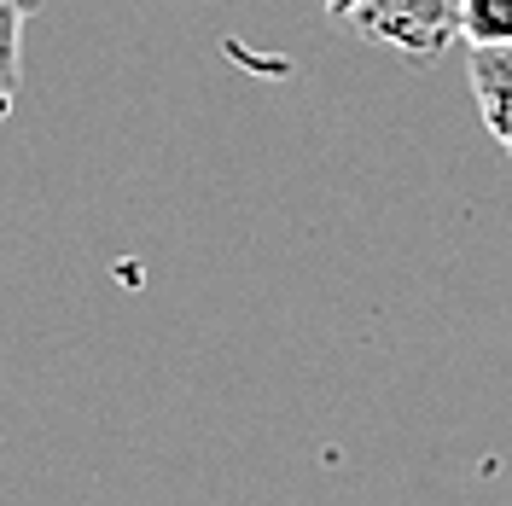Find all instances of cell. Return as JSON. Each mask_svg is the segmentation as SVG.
Here are the masks:
<instances>
[{
  "label": "cell",
  "mask_w": 512,
  "mask_h": 506,
  "mask_svg": "<svg viewBox=\"0 0 512 506\" xmlns=\"http://www.w3.org/2000/svg\"><path fill=\"white\" fill-rule=\"evenodd\" d=\"M0 12H24V18H30V12H35V0H0Z\"/></svg>",
  "instance_id": "cell-5"
},
{
  "label": "cell",
  "mask_w": 512,
  "mask_h": 506,
  "mask_svg": "<svg viewBox=\"0 0 512 506\" xmlns=\"http://www.w3.org/2000/svg\"><path fill=\"white\" fill-rule=\"evenodd\" d=\"M460 41L466 47L512 41V0H460Z\"/></svg>",
  "instance_id": "cell-3"
},
{
  "label": "cell",
  "mask_w": 512,
  "mask_h": 506,
  "mask_svg": "<svg viewBox=\"0 0 512 506\" xmlns=\"http://www.w3.org/2000/svg\"><path fill=\"white\" fill-rule=\"evenodd\" d=\"M18 76H24V12H0V123L18 105Z\"/></svg>",
  "instance_id": "cell-4"
},
{
  "label": "cell",
  "mask_w": 512,
  "mask_h": 506,
  "mask_svg": "<svg viewBox=\"0 0 512 506\" xmlns=\"http://www.w3.org/2000/svg\"><path fill=\"white\" fill-rule=\"evenodd\" d=\"M472 94H478L483 128L495 134V146L512 158V41L472 47Z\"/></svg>",
  "instance_id": "cell-2"
},
{
  "label": "cell",
  "mask_w": 512,
  "mask_h": 506,
  "mask_svg": "<svg viewBox=\"0 0 512 506\" xmlns=\"http://www.w3.org/2000/svg\"><path fill=\"white\" fill-rule=\"evenodd\" d=\"M326 12L408 59H437L460 41V0H326Z\"/></svg>",
  "instance_id": "cell-1"
}]
</instances>
